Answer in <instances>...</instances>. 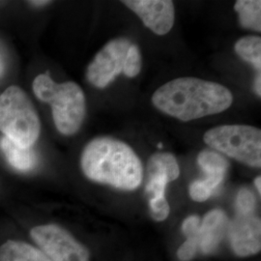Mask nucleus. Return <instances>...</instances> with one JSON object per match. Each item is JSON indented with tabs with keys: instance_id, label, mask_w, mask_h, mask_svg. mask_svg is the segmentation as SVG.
<instances>
[{
	"instance_id": "9",
	"label": "nucleus",
	"mask_w": 261,
	"mask_h": 261,
	"mask_svg": "<svg viewBox=\"0 0 261 261\" xmlns=\"http://www.w3.org/2000/svg\"><path fill=\"white\" fill-rule=\"evenodd\" d=\"M122 3L157 35L168 34L174 24V5L170 0H126Z\"/></svg>"
},
{
	"instance_id": "18",
	"label": "nucleus",
	"mask_w": 261,
	"mask_h": 261,
	"mask_svg": "<svg viewBox=\"0 0 261 261\" xmlns=\"http://www.w3.org/2000/svg\"><path fill=\"white\" fill-rule=\"evenodd\" d=\"M256 206V198L248 189H241L236 198V209L238 214H253Z\"/></svg>"
},
{
	"instance_id": "21",
	"label": "nucleus",
	"mask_w": 261,
	"mask_h": 261,
	"mask_svg": "<svg viewBox=\"0 0 261 261\" xmlns=\"http://www.w3.org/2000/svg\"><path fill=\"white\" fill-rule=\"evenodd\" d=\"M189 193L191 197L197 202L205 201L212 195V193L202 184L200 180H196L191 184Z\"/></svg>"
},
{
	"instance_id": "14",
	"label": "nucleus",
	"mask_w": 261,
	"mask_h": 261,
	"mask_svg": "<svg viewBox=\"0 0 261 261\" xmlns=\"http://www.w3.org/2000/svg\"><path fill=\"white\" fill-rule=\"evenodd\" d=\"M242 28L256 32L261 31V1L238 0L234 5Z\"/></svg>"
},
{
	"instance_id": "8",
	"label": "nucleus",
	"mask_w": 261,
	"mask_h": 261,
	"mask_svg": "<svg viewBox=\"0 0 261 261\" xmlns=\"http://www.w3.org/2000/svg\"><path fill=\"white\" fill-rule=\"evenodd\" d=\"M228 235L238 256H251L261 249L260 219L253 214H238L228 224Z\"/></svg>"
},
{
	"instance_id": "22",
	"label": "nucleus",
	"mask_w": 261,
	"mask_h": 261,
	"mask_svg": "<svg viewBox=\"0 0 261 261\" xmlns=\"http://www.w3.org/2000/svg\"><path fill=\"white\" fill-rule=\"evenodd\" d=\"M200 224H201V221L199 217L195 215L190 216L182 224V231L186 236L198 234L200 230Z\"/></svg>"
},
{
	"instance_id": "13",
	"label": "nucleus",
	"mask_w": 261,
	"mask_h": 261,
	"mask_svg": "<svg viewBox=\"0 0 261 261\" xmlns=\"http://www.w3.org/2000/svg\"><path fill=\"white\" fill-rule=\"evenodd\" d=\"M0 261H51L37 248L21 241L9 240L0 246Z\"/></svg>"
},
{
	"instance_id": "12",
	"label": "nucleus",
	"mask_w": 261,
	"mask_h": 261,
	"mask_svg": "<svg viewBox=\"0 0 261 261\" xmlns=\"http://www.w3.org/2000/svg\"><path fill=\"white\" fill-rule=\"evenodd\" d=\"M0 149L10 167L19 172H30L37 166V155L32 147H21L3 136L0 139Z\"/></svg>"
},
{
	"instance_id": "4",
	"label": "nucleus",
	"mask_w": 261,
	"mask_h": 261,
	"mask_svg": "<svg viewBox=\"0 0 261 261\" xmlns=\"http://www.w3.org/2000/svg\"><path fill=\"white\" fill-rule=\"evenodd\" d=\"M0 132L21 147H32L41 133L37 111L23 89L12 85L0 95Z\"/></svg>"
},
{
	"instance_id": "25",
	"label": "nucleus",
	"mask_w": 261,
	"mask_h": 261,
	"mask_svg": "<svg viewBox=\"0 0 261 261\" xmlns=\"http://www.w3.org/2000/svg\"><path fill=\"white\" fill-rule=\"evenodd\" d=\"M48 3H50L49 1H31L30 4L32 6H36V7H42V6H45L47 5Z\"/></svg>"
},
{
	"instance_id": "15",
	"label": "nucleus",
	"mask_w": 261,
	"mask_h": 261,
	"mask_svg": "<svg viewBox=\"0 0 261 261\" xmlns=\"http://www.w3.org/2000/svg\"><path fill=\"white\" fill-rule=\"evenodd\" d=\"M147 174H164L174 181L180 174L177 161L170 153H155L148 161Z\"/></svg>"
},
{
	"instance_id": "16",
	"label": "nucleus",
	"mask_w": 261,
	"mask_h": 261,
	"mask_svg": "<svg viewBox=\"0 0 261 261\" xmlns=\"http://www.w3.org/2000/svg\"><path fill=\"white\" fill-rule=\"evenodd\" d=\"M235 53L243 60L252 63L258 71L261 69V38L246 36L238 40L235 44Z\"/></svg>"
},
{
	"instance_id": "1",
	"label": "nucleus",
	"mask_w": 261,
	"mask_h": 261,
	"mask_svg": "<svg viewBox=\"0 0 261 261\" xmlns=\"http://www.w3.org/2000/svg\"><path fill=\"white\" fill-rule=\"evenodd\" d=\"M152 103L159 111L187 122L224 112L233 103V96L222 84L180 77L159 87Z\"/></svg>"
},
{
	"instance_id": "5",
	"label": "nucleus",
	"mask_w": 261,
	"mask_h": 261,
	"mask_svg": "<svg viewBox=\"0 0 261 261\" xmlns=\"http://www.w3.org/2000/svg\"><path fill=\"white\" fill-rule=\"evenodd\" d=\"M206 144L253 168L261 166V130L252 126L224 125L207 130Z\"/></svg>"
},
{
	"instance_id": "26",
	"label": "nucleus",
	"mask_w": 261,
	"mask_h": 261,
	"mask_svg": "<svg viewBox=\"0 0 261 261\" xmlns=\"http://www.w3.org/2000/svg\"><path fill=\"white\" fill-rule=\"evenodd\" d=\"M254 185H255V188H256V190L258 191V194H260L261 193V177L260 176H257V177L255 178V180H254Z\"/></svg>"
},
{
	"instance_id": "6",
	"label": "nucleus",
	"mask_w": 261,
	"mask_h": 261,
	"mask_svg": "<svg viewBox=\"0 0 261 261\" xmlns=\"http://www.w3.org/2000/svg\"><path fill=\"white\" fill-rule=\"evenodd\" d=\"M30 236L51 261H90L88 251L59 225H38L31 229Z\"/></svg>"
},
{
	"instance_id": "20",
	"label": "nucleus",
	"mask_w": 261,
	"mask_h": 261,
	"mask_svg": "<svg viewBox=\"0 0 261 261\" xmlns=\"http://www.w3.org/2000/svg\"><path fill=\"white\" fill-rule=\"evenodd\" d=\"M150 214L155 221H165L169 215V204L167 198L149 201Z\"/></svg>"
},
{
	"instance_id": "2",
	"label": "nucleus",
	"mask_w": 261,
	"mask_h": 261,
	"mask_svg": "<svg viewBox=\"0 0 261 261\" xmlns=\"http://www.w3.org/2000/svg\"><path fill=\"white\" fill-rule=\"evenodd\" d=\"M84 175L91 181L133 191L140 186L143 169L136 152L120 140L100 137L86 144L81 157Z\"/></svg>"
},
{
	"instance_id": "23",
	"label": "nucleus",
	"mask_w": 261,
	"mask_h": 261,
	"mask_svg": "<svg viewBox=\"0 0 261 261\" xmlns=\"http://www.w3.org/2000/svg\"><path fill=\"white\" fill-rule=\"evenodd\" d=\"M7 69V55L5 48L0 43V79L5 75Z\"/></svg>"
},
{
	"instance_id": "19",
	"label": "nucleus",
	"mask_w": 261,
	"mask_h": 261,
	"mask_svg": "<svg viewBox=\"0 0 261 261\" xmlns=\"http://www.w3.org/2000/svg\"><path fill=\"white\" fill-rule=\"evenodd\" d=\"M199 248V233L187 236V240L178 249L177 256L180 260H191Z\"/></svg>"
},
{
	"instance_id": "11",
	"label": "nucleus",
	"mask_w": 261,
	"mask_h": 261,
	"mask_svg": "<svg viewBox=\"0 0 261 261\" xmlns=\"http://www.w3.org/2000/svg\"><path fill=\"white\" fill-rule=\"evenodd\" d=\"M197 163L205 172L206 178L200 180L202 184L213 194L226 174L228 162L220 153L203 150L197 156Z\"/></svg>"
},
{
	"instance_id": "3",
	"label": "nucleus",
	"mask_w": 261,
	"mask_h": 261,
	"mask_svg": "<svg viewBox=\"0 0 261 261\" xmlns=\"http://www.w3.org/2000/svg\"><path fill=\"white\" fill-rule=\"evenodd\" d=\"M32 89L38 99L50 105L56 129L64 136H73L81 129L86 113L84 91L73 82L56 84L47 74L37 75Z\"/></svg>"
},
{
	"instance_id": "7",
	"label": "nucleus",
	"mask_w": 261,
	"mask_h": 261,
	"mask_svg": "<svg viewBox=\"0 0 261 261\" xmlns=\"http://www.w3.org/2000/svg\"><path fill=\"white\" fill-rule=\"evenodd\" d=\"M132 44L126 38L110 41L87 67V81L97 88H105L112 83L123 72L126 56Z\"/></svg>"
},
{
	"instance_id": "24",
	"label": "nucleus",
	"mask_w": 261,
	"mask_h": 261,
	"mask_svg": "<svg viewBox=\"0 0 261 261\" xmlns=\"http://www.w3.org/2000/svg\"><path fill=\"white\" fill-rule=\"evenodd\" d=\"M261 75L260 72L258 73V75L255 76V82H254V90L255 93L257 94L259 97L261 96Z\"/></svg>"
},
{
	"instance_id": "17",
	"label": "nucleus",
	"mask_w": 261,
	"mask_h": 261,
	"mask_svg": "<svg viewBox=\"0 0 261 261\" xmlns=\"http://www.w3.org/2000/svg\"><path fill=\"white\" fill-rule=\"evenodd\" d=\"M141 70V56L139 47L136 44H132L124 63L123 73L128 77H135L139 75Z\"/></svg>"
},
{
	"instance_id": "10",
	"label": "nucleus",
	"mask_w": 261,
	"mask_h": 261,
	"mask_svg": "<svg viewBox=\"0 0 261 261\" xmlns=\"http://www.w3.org/2000/svg\"><path fill=\"white\" fill-rule=\"evenodd\" d=\"M228 219L224 211L215 209L203 218L199 230V249L204 254L217 250L228 229Z\"/></svg>"
}]
</instances>
